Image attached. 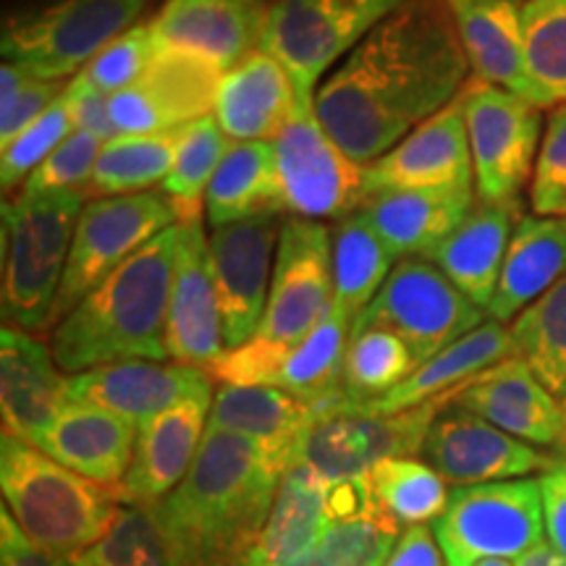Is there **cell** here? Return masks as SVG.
<instances>
[{"label": "cell", "mask_w": 566, "mask_h": 566, "mask_svg": "<svg viewBox=\"0 0 566 566\" xmlns=\"http://www.w3.org/2000/svg\"><path fill=\"white\" fill-rule=\"evenodd\" d=\"M446 0H409L325 76L315 113L342 150L370 166L470 82Z\"/></svg>", "instance_id": "obj_1"}, {"label": "cell", "mask_w": 566, "mask_h": 566, "mask_svg": "<svg viewBox=\"0 0 566 566\" xmlns=\"http://www.w3.org/2000/svg\"><path fill=\"white\" fill-rule=\"evenodd\" d=\"M283 472L250 438L205 430L187 478L147 509L174 566H239L263 533Z\"/></svg>", "instance_id": "obj_2"}, {"label": "cell", "mask_w": 566, "mask_h": 566, "mask_svg": "<svg viewBox=\"0 0 566 566\" xmlns=\"http://www.w3.org/2000/svg\"><path fill=\"white\" fill-rule=\"evenodd\" d=\"M179 223L150 239L97 283L51 334V352L66 375L129 359L168 363L166 321L171 302Z\"/></svg>", "instance_id": "obj_3"}, {"label": "cell", "mask_w": 566, "mask_h": 566, "mask_svg": "<svg viewBox=\"0 0 566 566\" xmlns=\"http://www.w3.org/2000/svg\"><path fill=\"white\" fill-rule=\"evenodd\" d=\"M0 491L21 533L63 562H74L95 546L122 509L116 488L76 475L6 430L0 438Z\"/></svg>", "instance_id": "obj_4"}, {"label": "cell", "mask_w": 566, "mask_h": 566, "mask_svg": "<svg viewBox=\"0 0 566 566\" xmlns=\"http://www.w3.org/2000/svg\"><path fill=\"white\" fill-rule=\"evenodd\" d=\"M82 192H21L3 202V321L42 334L55 325V302L66 275Z\"/></svg>", "instance_id": "obj_5"}, {"label": "cell", "mask_w": 566, "mask_h": 566, "mask_svg": "<svg viewBox=\"0 0 566 566\" xmlns=\"http://www.w3.org/2000/svg\"><path fill=\"white\" fill-rule=\"evenodd\" d=\"M147 6L150 0H42L27 6L3 19V61L19 63L40 80L66 82L137 27Z\"/></svg>", "instance_id": "obj_6"}, {"label": "cell", "mask_w": 566, "mask_h": 566, "mask_svg": "<svg viewBox=\"0 0 566 566\" xmlns=\"http://www.w3.org/2000/svg\"><path fill=\"white\" fill-rule=\"evenodd\" d=\"M451 401L443 396L405 412H375L342 396L315 407L289 464L310 467L328 483L370 475L373 467L386 459L422 454L430 424Z\"/></svg>", "instance_id": "obj_7"}, {"label": "cell", "mask_w": 566, "mask_h": 566, "mask_svg": "<svg viewBox=\"0 0 566 566\" xmlns=\"http://www.w3.org/2000/svg\"><path fill=\"white\" fill-rule=\"evenodd\" d=\"M407 3L409 0H271L263 51L289 71L300 108H315L323 76Z\"/></svg>", "instance_id": "obj_8"}, {"label": "cell", "mask_w": 566, "mask_h": 566, "mask_svg": "<svg viewBox=\"0 0 566 566\" xmlns=\"http://www.w3.org/2000/svg\"><path fill=\"white\" fill-rule=\"evenodd\" d=\"M446 566H475L485 558L516 562L546 535L541 483L530 478L462 485L433 522Z\"/></svg>", "instance_id": "obj_9"}, {"label": "cell", "mask_w": 566, "mask_h": 566, "mask_svg": "<svg viewBox=\"0 0 566 566\" xmlns=\"http://www.w3.org/2000/svg\"><path fill=\"white\" fill-rule=\"evenodd\" d=\"M459 95L470 137L478 200L520 205L522 192L533 181L546 129L543 108L475 76H470Z\"/></svg>", "instance_id": "obj_10"}, {"label": "cell", "mask_w": 566, "mask_h": 566, "mask_svg": "<svg viewBox=\"0 0 566 566\" xmlns=\"http://www.w3.org/2000/svg\"><path fill=\"white\" fill-rule=\"evenodd\" d=\"M485 321V310L467 300L428 258H405L354 321V328L391 331L422 365Z\"/></svg>", "instance_id": "obj_11"}, {"label": "cell", "mask_w": 566, "mask_h": 566, "mask_svg": "<svg viewBox=\"0 0 566 566\" xmlns=\"http://www.w3.org/2000/svg\"><path fill=\"white\" fill-rule=\"evenodd\" d=\"M283 212L304 221H342L363 208L365 166L325 132L315 108H296L273 139Z\"/></svg>", "instance_id": "obj_12"}, {"label": "cell", "mask_w": 566, "mask_h": 566, "mask_svg": "<svg viewBox=\"0 0 566 566\" xmlns=\"http://www.w3.org/2000/svg\"><path fill=\"white\" fill-rule=\"evenodd\" d=\"M176 223H179V210L171 197L155 189L142 195L87 200L76 223L66 275L55 302V325L134 252Z\"/></svg>", "instance_id": "obj_13"}, {"label": "cell", "mask_w": 566, "mask_h": 566, "mask_svg": "<svg viewBox=\"0 0 566 566\" xmlns=\"http://www.w3.org/2000/svg\"><path fill=\"white\" fill-rule=\"evenodd\" d=\"M352 328V317L334 304L313 334L296 346L286 349L252 338L237 349H226L208 373L221 384L273 386L310 407L328 405L344 396V359Z\"/></svg>", "instance_id": "obj_14"}, {"label": "cell", "mask_w": 566, "mask_h": 566, "mask_svg": "<svg viewBox=\"0 0 566 566\" xmlns=\"http://www.w3.org/2000/svg\"><path fill=\"white\" fill-rule=\"evenodd\" d=\"M334 307V242L321 221L289 216L275 252L273 283L260 323V342L296 346Z\"/></svg>", "instance_id": "obj_15"}, {"label": "cell", "mask_w": 566, "mask_h": 566, "mask_svg": "<svg viewBox=\"0 0 566 566\" xmlns=\"http://www.w3.org/2000/svg\"><path fill=\"white\" fill-rule=\"evenodd\" d=\"M283 212L247 218L210 229V260L223 315L226 349L258 336L271 296Z\"/></svg>", "instance_id": "obj_16"}, {"label": "cell", "mask_w": 566, "mask_h": 566, "mask_svg": "<svg viewBox=\"0 0 566 566\" xmlns=\"http://www.w3.org/2000/svg\"><path fill=\"white\" fill-rule=\"evenodd\" d=\"M223 71L158 42V55L139 82L111 95L118 134H163L212 116Z\"/></svg>", "instance_id": "obj_17"}, {"label": "cell", "mask_w": 566, "mask_h": 566, "mask_svg": "<svg viewBox=\"0 0 566 566\" xmlns=\"http://www.w3.org/2000/svg\"><path fill=\"white\" fill-rule=\"evenodd\" d=\"M422 457L446 483L483 485L546 472L551 457L451 401L430 424Z\"/></svg>", "instance_id": "obj_18"}, {"label": "cell", "mask_w": 566, "mask_h": 566, "mask_svg": "<svg viewBox=\"0 0 566 566\" xmlns=\"http://www.w3.org/2000/svg\"><path fill=\"white\" fill-rule=\"evenodd\" d=\"M166 349L174 363L208 370L226 352L221 300L202 218L179 223L176 271L168 302Z\"/></svg>", "instance_id": "obj_19"}, {"label": "cell", "mask_w": 566, "mask_h": 566, "mask_svg": "<svg viewBox=\"0 0 566 566\" xmlns=\"http://www.w3.org/2000/svg\"><path fill=\"white\" fill-rule=\"evenodd\" d=\"M69 401L108 409L132 422H145L187 401H212V375L202 367L155 359H129L69 375Z\"/></svg>", "instance_id": "obj_20"}, {"label": "cell", "mask_w": 566, "mask_h": 566, "mask_svg": "<svg viewBox=\"0 0 566 566\" xmlns=\"http://www.w3.org/2000/svg\"><path fill=\"white\" fill-rule=\"evenodd\" d=\"M365 189L367 197L394 189H475L462 95L365 166Z\"/></svg>", "instance_id": "obj_21"}, {"label": "cell", "mask_w": 566, "mask_h": 566, "mask_svg": "<svg viewBox=\"0 0 566 566\" xmlns=\"http://www.w3.org/2000/svg\"><path fill=\"white\" fill-rule=\"evenodd\" d=\"M271 0H166L150 19L160 45L231 71L263 51Z\"/></svg>", "instance_id": "obj_22"}, {"label": "cell", "mask_w": 566, "mask_h": 566, "mask_svg": "<svg viewBox=\"0 0 566 566\" xmlns=\"http://www.w3.org/2000/svg\"><path fill=\"white\" fill-rule=\"evenodd\" d=\"M454 405L530 446L566 443V405L520 357H509L472 378L454 396Z\"/></svg>", "instance_id": "obj_23"}, {"label": "cell", "mask_w": 566, "mask_h": 566, "mask_svg": "<svg viewBox=\"0 0 566 566\" xmlns=\"http://www.w3.org/2000/svg\"><path fill=\"white\" fill-rule=\"evenodd\" d=\"M51 346L19 328L0 331V412L6 433L38 446L69 401Z\"/></svg>", "instance_id": "obj_24"}, {"label": "cell", "mask_w": 566, "mask_h": 566, "mask_svg": "<svg viewBox=\"0 0 566 566\" xmlns=\"http://www.w3.org/2000/svg\"><path fill=\"white\" fill-rule=\"evenodd\" d=\"M522 3L525 0H446L472 76L546 108L527 74Z\"/></svg>", "instance_id": "obj_25"}, {"label": "cell", "mask_w": 566, "mask_h": 566, "mask_svg": "<svg viewBox=\"0 0 566 566\" xmlns=\"http://www.w3.org/2000/svg\"><path fill=\"white\" fill-rule=\"evenodd\" d=\"M212 401H187L139 422L129 472L116 488L122 504L150 509L192 470L208 430Z\"/></svg>", "instance_id": "obj_26"}, {"label": "cell", "mask_w": 566, "mask_h": 566, "mask_svg": "<svg viewBox=\"0 0 566 566\" xmlns=\"http://www.w3.org/2000/svg\"><path fill=\"white\" fill-rule=\"evenodd\" d=\"M137 433L139 424L122 415L66 401L38 449L92 483L118 488L132 467Z\"/></svg>", "instance_id": "obj_27"}, {"label": "cell", "mask_w": 566, "mask_h": 566, "mask_svg": "<svg viewBox=\"0 0 566 566\" xmlns=\"http://www.w3.org/2000/svg\"><path fill=\"white\" fill-rule=\"evenodd\" d=\"M520 218V205L475 200L457 229L428 254L430 263L485 313Z\"/></svg>", "instance_id": "obj_28"}, {"label": "cell", "mask_w": 566, "mask_h": 566, "mask_svg": "<svg viewBox=\"0 0 566 566\" xmlns=\"http://www.w3.org/2000/svg\"><path fill=\"white\" fill-rule=\"evenodd\" d=\"M300 108L289 71L258 51L226 71L212 116L231 142H273Z\"/></svg>", "instance_id": "obj_29"}, {"label": "cell", "mask_w": 566, "mask_h": 566, "mask_svg": "<svg viewBox=\"0 0 566 566\" xmlns=\"http://www.w3.org/2000/svg\"><path fill=\"white\" fill-rule=\"evenodd\" d=\"M478 200L475 189H394L370 195L363 210L396 258H428Z\"/></svg>", "instance_id": "obj_30"}, {"label": "cell", "mask_w": 566, "mask_h": 566, "mask_svg": "<svg viewBox=\"0 0 566 566\" xmlns=\"http://www.w3.org/2000/svg\"><path fill=\"white\" fill-rule=\"evenodd\" d=\"M566 279V218L522 216L509 242L488 317L506 325Z\"/></svg>", "instance_id": "obj_31"}, {"label": "cell", "mask_w": 566, "mask_h": 566, "mask_svg": "<svg viewBox=\"0 0 566 566\" xmlns=\"http://www.w3.org/2000/svg\"><path fill=\"white\" fill-rule=\"evenodd\" d=\"M509 357H514L509 328L488 317L472 334L462 336L443 352H438L436 357H430L428 363H422L405 384L365 407L375 412H405V409L422 407L428 401L443 399V396L454 399L472 378Z\"/></svg>", "instance_id": "obj_32"}, {"label": "cell", "mask_w": 566, "mask_h": 566, "mask_svg": "<svg viewBox=\"0 0 566 566\" xmlns=\"http://www.w3.org/2000/svg\"><path fill=\"white\" fill-rule=\"evenodd\" d=\"M313 412L315 407L281 388L223 384L212 396L208 428L250 438L289 467Z\"/></svg>", "instance_id": "obj_33"}, {"label": "cell", "mask_w": 566, "mask_h": 566, "mask_svg": "<svg viewBox=\"0 0 566 566\" xmlns=\"http://www.w3.org/2000/svg\"><path fill=\"white\" fill-rule=\"evenodd\" d=\"M325 485L304 464H289L275 493L263 533L252 543L239 566H292L315 546L325 525Z\"/></svg>", "instance_id": "obj_34"}, {"label": "cell", "mask_w": 566, "mask_h": 566, "mask_svg": "<svg viewBox=\"0 0 566 566\" xmlns=\"http://www.w3.org/2000/svg\"><path fill=\"white\" fill-rule=\"evenodd\" d=\"M283 212L273 142H231L205 195L210 229L247 218Z\"/></svg>", "instance_id": "obj_35"}, {"label": "cell", "mask_w": 566, "mask_h": 566, "mask_svg": "<svg viewBox=\"0 0 566 566\" xmlns=\"http://www.w3.org/2000/svg\"><path fill=\"white\" fill-rule=\"evenodd\" d=\"M331 242H334V304L352 321H357L380 292L399 258L388 250L363 210L336 221Z\"/></svg>", "instance_id": "obj_36"}, {"label": "cell", "mask_w": 566, "mask_h": 566, "mask_svg": "<svg viewBox=\"0 0 566 566\" xmlns=\"http://www.w3.org/2000/svg\"><path fill=\"white\" fill-rule=\"evenodd\" d=\"M179 132L118 134L116 139L103 142L95 174L84 192L87 200L153 192L158 184L163 187L174 168Z\"/></svg>", "instance_id": "obj_37"}, {"label": "cell", "mask_w": 566, "mask_h": 566, "mask_svg": "<svg viewBox=\"0 0 566 566\" xmlns=\"http://www.w3.org/2000/svg\"><path fill=\"white\" fill-rule=\"evenodd\" d=\"M514 357L566 405V279L509 323Z\"/></svg>", "instance_id": "obj_38"}, {"label": "cell", "mask_w": 566, "mask_h": 566, "mask_svg": "<svg viewBox=\"0 0 566 566\" xmlns=\"http://www.w3.org/2000/svg\"><path fill=\"white\" fill-rule=\"evenodd\" d=\"M417 367L412 349L391 331L352 328L344 359V396L354 405H370L405 384Z\"/></svg>", "instance_id": "obj_39"}, {"label": "cell", "mask_w": 566, "mask_h": 566, "mask_svg": "<svg viewBox=\"0 0 566 566\" xmlns=\"http://www.w3.org/2000/svg\"><path fill=\"white\" fill-rule=\"evenodd\" d=\"M375 504L396 525L417 527L436 522L449 504L446 480L428 462L415 457L386 459L370 470Z\"/></svg>", "instance_id": "obj_40"}, {"label": "cell", "mask_w": 566, "mask_h": 566, "mask_svg": "<svg viewBox=\"0 0 566 566\" xmlns=\"http://www.w3.org/2000/svg\"><path fill=\"white\" fill-rule=\"evenodd\" d=\"M229 147L231 139L226 137L216 116H205L179 132L174 168L160 187V192L171 197L179 210V223L202 218L205 195Z\"/></svg>", "instance_id": "obj_41"}, {"label": "cell", "mask_w": 566, "mask_h": 566, "mask_svg": "<svg viewBox=\"0 0 566 566\" xmlns=\"http://www.w3.org/2000/svg\"><path fill=\"white\" fill-rule=\"evenodd\" d=\"M527 74L546 101V108L566 103V0H525Z\"/></svg>", "instance_id": "obj_42"}, {"label": "cell", "mask_w": 566, "mask_h": 566, "mask_svg": "<svg viewBox=\"0 0 566 566\" xmlns=\"http://www.w3.org/2000/svg\"><path fill=\"white\" fill-rule=\"evenodd\" d=\"M399 525L378 506L365 516L328 522L317 543L292 566H386Z\"/></svg>", "instance_id": "obj_43"}, {"label": "cell", "mask_w": 566, "mask_h": 566, "mask_svg": "<svg viewBox=\"0 0 566 566\" xmlns=\"http://www.w3.org/2000/svg\"><path fill=\"white\" fill-rule=\"evenodd\" d=\"M71 566H174L158 525L142 506L122 504L116 520L95 546L80 554Z\"/></svg>", "instance_id": "obj_44"}, {"label": "cell", "mask_w": 566, "mask_h": 566, "mask_svg": "<svg viewBox=\"0 0 566 566\" xmlns=\"http://www.w3.org/2000/svg\"><path fill=\"white\" fill-rule=\"evenodd\" d=\"M71 132H76V122L66 103V92H63L59 103L51 105L30 129L21 132L11 145L0 150V184H3V192L9 195L13 189L24 187L27 179L51 158L55 147Z\"/></svg>", "instance_id": "obj_45"}, {"label": "cell", "mask_w": 566, "mask_h": 566, "mask_svg": "<svg viewBox=\"0 0 566 566\" xmlns=\"http://www.w3.org/2000/svg\"><path fill=\"white\" fill-rule=\"evenodd\" d=\"M155 55H158V40H155L150 21H139L137 27H132L97 53L76 76L105 95H116L142 80Z\"/></svg>", "instance_id": "obj_46"}, {"label": "cell", "mask_w": 566, "mask_h": 566, "mask_svg": "<svg viewBox=\"0 0 566 566\" xmlns=\"http://www.w3.org/2000/svg\"><path fill=\"white\" fill-rule=\"evenodd\" d=\"M530 205L535 216L566 218V103L548 111L537 150Z\"/></svg>", "instance_id": "obj_47"}, {"label": "cell", "mask_w": 566, "mask_h": 566, "mask_svg": "<svg viewBox=\"0 0 566 566\" xmlns=\"http://www.w3.org/2000/svg\"><path fill=\"white\" fill-rule=\"evenodd\" d=\"M101 150L103 139H97L95 134L82 129L71 132L21 189L24 192H59V189H69V192L84 195L92 181V174H95Z\"/></svg>", "instance_id": "obj_48"}, {"label": "cell", "mask_w": 566, "mask_h": 566, "mask_svg": "<svg viewBox=\"0 0 566 566\" xmlns=\"http://www.w3.org/2000/svg\"><path fill=\"white\" fill-rule=\"evenodd\" d=\"M66 87L69 82L40 80V76H32L30 84H27L24 92H21L19 103L13 105V111L9 116L0 118V150H3L6 145H11L21 132L30 129V126L38 122L51 105L59 103Z\"/></svg>", "instance_id": "obj_49"}, {"label": "cell", "mask_w": 566, "mask_h": 566, "mask_svg": "<svg viewBox=\"0 0 566 566\" xmlns=\"http://www.w3.org/2000/svg\"><path fill=\"white\" fill-rule=\"evenodd\" d=\"M66 103L71 113H74L76 129L95 134L103 142L118 137V129L111 116V95L95 90L82 76H74L66 87Z\"/></svg>", "instance_id": "obj_50"}, {"label": "cell", "mask_w": 566, "mask_h": 566, "mask_svg": "<svg viewBox=\"0 0 566 566\" xmlns=\"http://www.w3.org/2000/svg\"><path fill=\"white\" fill-rule=\"evenodd\" d=\"M537 483H541L548 543L566 562V464L554 462L537 478Z\"/></svg>", "instance_id": "obj_51"}, {"label": "cell", "mask_w": 566, "mask_h": 566, "mask_svg": "<svg viewBox=\"0 0 566 566\" xmlns=\"http://www.w3.org/2000/svg\"><path fill=\"white\" fill-rule=\"evenodd\" d=\"M378 506L375 504L370 478H344L331 480L325 485V520L328 522H346L365 516L367 512Z\"/></svg>", "instance_id": "obj_52"}, {"label": "cell", "mask_w": 566, "mask_h": 566, "mask_svg": "<svg viewBox=\"0 0 566 566\" xmlns=\"http://www.w3.org/2000/svg\"><path fill=\"white\" fill-rule=\"evenodd\" d=\"M0 566H71L63 558L48 554L21 533L9 509L0 512Z\"/></svg>", "instance_id": "obj_53"}, {"label": "cell", "mask_w": 566, "mask_h": 566, "mask_svg": "<svg viewBox=\"0 0 566 566\" xmlns=\"http://www.w3.org/2000/svg\"><path fill=\"white\" fill-rule=\"evenodd\" d=\"M386 566H446V558L436 535L424 525H417L399 535Z\"/></svg>", "instance_id": "obj_54"}, {"label": "cell", "mask_w": 566, "mask_h": 566, "mask_svg": "<svg viewBox=\"0 0 566 566\" xmlns=\"http://www.w3.org/2000/svg\"><path fill=\"white\" fill-rule=\"evenodd\" d=\"M30 80H32L30 71L21 69L19 63L3 61V66H0V118L9 116L13 111V105L19 103L21 92H24Z\"/></svg>", "instance_id": "obj_55"}, {"label": "cell", "mask_w": 566, "mask_h": 566, "mask_svg": "<svg viewBox=\"0 0 566 566\" xmlns=\"http://www.w3.org/2000/svg\"><path fill=\"white\" fill-rule=\"evenodd\" d=\"M514 564L516 566H566L564 558L556 554V548L546 541H543L541 546H535L533 551H527L525 556L516 558Z\"/></svg>", "instance_id": "obj_56"}, {"label": "cell", "mask_w": 566, "mask_h": 566, "mask_svg": "<svg viewBox=\"0 0 566 566\" xmlns=\"http://www.w3.org/2000/svg\"><path fill=\"white\" fill-rule=\"evenodd\" d=\"M475 566H516V564L506 562V558H485V562H480Z\"/></svg>", "instance_id": "obj_57"}, {"label": "cell", "mask_w": 566, "mask_h": 566, "mask_svg": "<svg viewBox=\"0 0 566 566\" xmlns=\"http://www.w3.org/2000/svg\"><path fill=\"white\" fill-rule=\"evenodd\" d=\"M564 464H566V459H564Z\"/></svg>", "instance_id": "obj_58"}]
</instances>
